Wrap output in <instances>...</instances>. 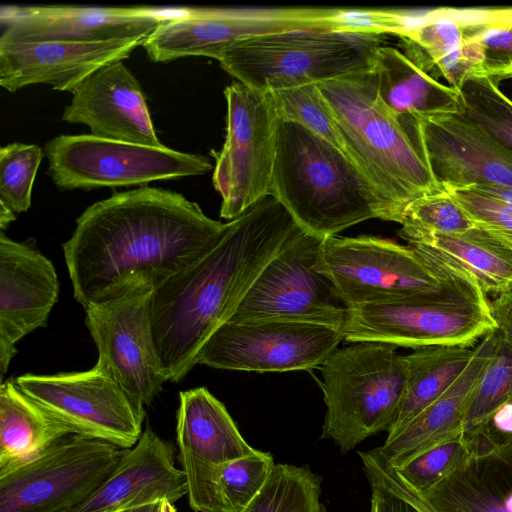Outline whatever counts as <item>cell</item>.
Instances as JSON below:
<instances>
[{
	"label": "cell",
	"instance_id": "cell-1",
	"mask_svg": "<svg viewBox=\"0 0 512 512\" xmlns=\"http://www.w3.org/2000/svg\"><path fill=\"white\" fill-rule=\"evenodd\" d=\"M225 227L171 190L113 193L83 211L62 246L74 298L86 309L154 290L213 246Z\"/></svg>",
	"mask_w": 512,
	"mask_h": 512
},
{
	"label": "cell",
	"instance_id": "cell-2",
	"mask_svg": "<svg viewBox=\"0 0 512 512\" xmlns=\"http://www.w3.org/2000/svg\"><path fill=\"white\" fill-rule=\"evenodd\" d=\"M300 229L281 203L267 196L228 221L213 246L152 291L151 330L167 381L187 376L206 341Z\"/></svg>",
	"mask_w": 512,
	"mask_h": 512
},
{
	"label": "cell",
	"instance_id": "cell-3",
	"mask_svg": "<svg viewBox=\"0 0 512 512\" xmlns=\"http://www.w3.org/2000/svg\"><path fill=\"white\" fill-rule=\"evenodd\" d=\"M341 134L345 153L400 224L406 207L445 191L433 177L420 142V119L401 117L381 100L373 69L317 84Z\"/></svg>",
	"mask_w": 512,
	"mask_h": 512
},
{
	"label": "cell",
	"instance_id": "cell-4",
	"mask_svg": "<svg viewBox=\"0 0 512 512\" xmlns=\"http://www.w3.org/2000/svg\"><path fill=\"white\" fill-rule=\"evenodd\" d=\"M270 196L301 229L323 239L369 219L391 221L385 202L344 151L280 119Z\"/></svg>",
	"mask_w": 512,
	"mask_h": 512
},
{
	"label": "cell",
	"instance_id": "cell-5",
	"mask_svg": "<svg viewBox=\"0 0 512 512\" xmlns=\"http://www.w3.org/2000/svg\"><path fill=\"white\" fill-rule=\"evenodd\" d=\"M384 38L372 27L291 30L239 42L217 61L236 81L268 93L371 70Z\"/></svg>",
	"mask_w": 512,
	"mask_h": 512
},
{
	"label": "cell",
	"instance_id": "cell-6",
	"mask_svg": "<svg viewBox=\"0 0 512 512\" xmlns=\"http://www.w3.org/2000/svg\"><path fill=\"white\" fill-rule=\"evenodd\" d=\"M326 414L322 438L346 453L370 436L391 430L407 386V363L396 346L353 342L321 365Z\"/></svg>",
	"mask_w": 512,
	"mask_h": 512
},
{
	"label": "cell",
	"instance_id": "cell-7",
	"mask_svg": "<svg viewBox=\"0 0 512 512\" xmlns=\"http://www.w3.org/2000/svg\"><path fill=\"white\" fill-rule=\"evenodd\" d=\"M317 270L332 282L348 308L479 286L428 253L367 235L324 238Z\"/></svg>",
	"mask_w": 512,
	"mask_h": 512
},
{
	"label": "cell",
	"instance_id": "cell-8",
	"mask_svg": "<svg viewBox=\"0 0 512 512\" xmlns=\"http://www.w3.org/2000/svg\"><path fill=\"white\" fill-rule=\"evenodd\" d=\"M496 329L490 301L475 285L351 307L340 332L351 343L380 342L416 350L442 345L474 347Z\"/></svg>",
	"mask_w": 512,
	"mask_h": 512
},
{
	"label": "cell",
	"instance_id": "cell-9",
	"mask_svg": "<svg viewBox=\"0 0 512 512\" xmlns=\"http://www.w3.org/2000/svg\"><path fill=\"white\" fill-rule=\"evenodd\" d=\"M366 27L361 11L341 8L186 9L166 16L142 46L154 62L189 56L213 59L233 45L291 30Z\"/></svg>",
	"mask_w": 512,
	"mask_h": 512
},
{
	"label": "cell",
	"instance_id": "cell-10",
	"mask_svg": "<svg viewBox=\"0 0 512 512\" xmlns=\"http://www.w3.org/2000/svg\"><path fill=\"white\" fill-rule=\"evenodd\" d=\"M44 152L49 176L64 190L142 187L152 181L200 176L212 169L207 156L92 134L56 136L45 144Z\"/></svg>",
	"mask_w": 512,
	"mask_h": 512
},
{
	"label": "cell",
	"instance_id": "cell-11",
	"mask_svg": "<svg viewBox=\"0 0 512 512\" xmlns=\"http://www.w3.org/2000/svg\"><path fill=\"white\" fill-rule=\"evenodd\" d=\"M226 135L215 160L212 181L222 198L220 216L229 221L270 196L276 156L278 117L268 93L239 81L224 89Z\"/></svg>",
	"mask_w": 512,
	"mask_h": 512
},
{
	"label": "cell",
	"instance_id": "cell-12",
	"mask_svg": "<svg viewBox=\"0 0 512 512\" xmlns=\"http://www.w3.org/2000/svg\"><path fill=\"white\" fill-rule=\"evenodd\" d=\"M129 449L71 434L0 473V512H66L92 496Z\"/></svg>",
	"mask_w": 512,
	"mask_h": 512
},
{
	"label": "cell",
	"instance_id": "cell-13",
	"mask_svg": "<svg viewBox=\"0 0 512 512\" xmlns=\"http://www.w3.org/2000/svg\"><path fill=\"white\" fill-rule=\"evenodd\" d=\"M323 240L300 229L261 271L227 322L286 320L341 331L349 308L317 270Z\"/></svg>",
	"mask_w": 512,
	"mask_h": 512
},
{
	"label": "cell",
	"instance_id": "cell-14",
	"mask_svg": "<svg viewBox=\"0 0 512 512\" xmlns=\"http://www.w3.org/2000/svg\"><path fill=\"white\" fill-rule=\"evenodd\" d=\"M14 381L74 434L125 449L142 435L145 408L98 363L86 371L24 374Z\"/></svg>",
	"mask_w": 512,
	"mask_h": 512
},
{
	"label": "cell",
	"instance_id": "cell-15",
	"mask_svg": "<svg viewBox=\"0 0 512 512\" xmlns=\"http://www.w3.org/2000/svg\"><path fill=\"white\" fill-rule=\"evenodd\" d=\"M344 340L332 327L286 320L226 322L201 348L196 364L250 372L321 367Z\"/></svg>",
	"mask_w": 512,
	"mask_h": 512
},
{
	"label": "cell",
	"instance_id": "cell-16",
	"mask_svg": "<svg viewBox=\"0 0 512 512\" xmlns=\"http://www.w3.org/2000/svg\"><path fill=\"white\" fill-rule=\"evenodd\" d=\"M141 288L85 309V323L103 366L140 406H149L167 382L155 349L150 298Z\"/></svg>",
	"mask_w": 512,
	"mask_h": 512
},
{
	"label": "cell",
	"instance_id": "cell-17",
	"mask_svg": "<svg viewBox=\"0 0 512 512\" xmlns=\"http://www.w3.org/2000/svg\"><path fill=\"white\" fill-rule=\"evenodd\" d=\"M179 400L177 444L189 505L195 512H220L221 468L257 449L246 442L224 404L207 388L181 391Z\"/></svg>",
	"mask_w": 512,
	"mask_h": 512
},
{
	"label": "cell",
	"instance_id": "cell-18",
	"mask_svg": "<svg viewBox=\"0 0 512 512\" xmlns=\"http://www.w3.org/2000/svg\"><path fill=\"white\" fill-rule=\"evenodd\" d=\"M166 16L139 7L1 6L0 43L148 37Z\"/></svg>",
	"mask_w": 512,
	"mask_h": 512
},
{
	"label": "cell",
	"instance_id": "cell-19",
	"mask_svg": "<svg viewBox=\"0 0 512 512\" xmlns=\"http://www.w3.org/2000/svg\"><path fill=\"white\" fill-rule=\"evenodd\" d=\"M59 282L52 262L32 246L0 234V374L1 380L16 344L46 327L58 300Z\"/></svg>",
	"mask_w": 512,
	"mask_h": 512
},
{
	"label": "cell",
	"instance_id": "cell-20",
	"mask_svg": "<svg viewBox=\"0 0 512 512\" xmlns=\"http://www.w3.org/2000/svg\"><path fill=\"white\" fill-rule=\"evenodd\" d=\"M429 169L444 189L475 185L512 187V155L459 113L419 120Z\"/></svg>",
	"mask_w": 512,
	"mask_h": 512
},
{
	"label": "cell",
	"instance_id": "cell-21",
	"mask_svg": "<svg viewBox=\"0 0 512 512\" xmlns=\"http://www.w3.org/2000/svg\"><path fill=\"white\" fill-rule=\"evenodd\" d=\"M146 38L0 43V85L16 92L29 85L48 84L72 93L101 67L128 58Z\"/></svg>",
	"mask_w": 512,
	"mask_h": 512
},
{
	"label": "cell",
	"instance_id": "cell-22",
	"mask_svg": "<svg viewBox=\"0 0 512 512\" xmlns=\"http://www.w3.org/2000/svg\"><path fill=\"white\" fill-rule=\"evenodd\" d=\"M62 120L84 124L91 134L148 146H163L145 96L131 71L117 61L87 77L73 92Z\"/></svg>",
	"mask_w": 512,
	"mask_h": 512
},
{
	"label": "cell",
	"instance_id": "cell-23",
	"mask_svg": "<svg viewBox=\"0 0 512 512\" xmlns=\"http://www.w3.org/2000/svg\"><path fill=\"white\" fill-rule=\"evenodd\" d=\"M187 492L171 444L147 426L99 489L66 512H116L163 500L173 504Z\"/></svg>",
	"mask_w": 512,
	"mask_h": 512
},
{
	"label": "cell",
	"instance_id": "cell-24",
	"mask_svg": "<svg viewBox=\"0 0 512 512\" xmlns=\"http://www.w3.org/2000/svg\"><path fill=\"white\" fill-rule=\"evenodd\" d=\"M496 341L497 329L480 339L469 365L459 378L415 418L388 434L384 443L375 448L389 466L399 467L440 443L461 437L470 396L493 355Z\"/></svg>",
	"mask_w": 512,
	"mask_h": 512
},
{
	"label": "cell",
	"instance_id": "cell-25",
	"mask_svg": "<svg viewBox=\"0 0 512 512\" xmlns=\"http://www.w3.org/2000/svg\"><path fill=\"white\" fill-rule=\"evenodd\" d=\"M417 496L432 512H512V447L470 455L452 474Z\"/></svg>",
	"mask_w": 512,
	"mask_h": 512
},
{
	"label": "cell",
	"instance_id": "cell-26",
	"mask_svg": "<svg viewBox=\"0 0 512 512\" xmlns=\"http://www.w3.org/2000/svg\"><path fill=\"white\" fill-rule=\"evenodd\" d=\"M373 71L381 100L398 116L422 119L460 112L459 91L426 74L397 48L382 45Z\"/></svg>",
	"mask_w": 512,
	"mask_h": 512
},
{
	"label": "cell",
	"instance_id": "cell-27",
	"mask_svg": "<svg viewBox=\"0 0 512 512\" xmlns=\"http://www.w3.org/2000/svg\"><path fill=\"white\" fill-rule=\"evenodd\" d=\"M73 430L8 380L0 385V473L24 464Z\"/></svg>",
	"mask_w": 512,
	"mask_h": 512
},
{
	"label": "cell",
	"instance_id": "cell-28",
	"mask_svg": "<svg viewBox=\"0 0 512 512\" xmlns=\"http://www.w3.org/2000/svg\"><path fill=\"white\" fill-rule=\"evenodd\" d=\"M404 55L418 68L459 90L483 63L481 45L464 34V28L438 14L433 21L399 36Z\"/></svg>",
	"mask_w": 512,
	"mask_h": 512
},
{
	"label": "cell",
	"instance_id": "cell-29",
	"mask_svg": "<svg viewBox=\"0 0 512 512\" xmlns=\"http://www.w3.org/2000/svg\"><path fill=\"white\" fill-rule=\"evenodd\" d=\"M410 246L466 273L486 295L512 287V248L476 224L465 233L435 234Z\"/></svg>",
	"mask_w": 512,
	"mask_h": 512
},
{
	"label": "cell",
	"instance_id": "cell-30",
	"mask_svg": "<svg viewBox=\"0 0 512 512\" xmlns=\"http://www.w3.org/2000/svg\"><path fill=\"white\" fill-rule=\"evenodd\" d=\"M474 347L430 346L405 356L406 392L388 434L404 427L459 378L472 359Z\"/></svg>",
	"mask_w": 512,
	"mask_h": 512
},
{
	"label": "cell",
	"instance_id": "cell-31",
	"mask_svg": "<svg viewBox=\"0 0 512 512\" xmlns=\"http://www.w3.org/2000/svg\"><path fill=\"white\" fill-rule=\"evenodd\" d=\"M320 495L321 478L308 466L279 463L240 512H325Z\"/></svg>",
	"mask_w": 512,
	"mask_h": 512
},
{
	"label": "cell",
	"instance_id": "cell-32",
	"mask_svg": "<svg viewBox=\"0 0 512 512\" xmlns=\"http://www.w3.org/2000/svg\"><path fill=\"white\" fill-rule=\"evenodd\" d=\"M490 77L471 75L458 90V112L512 155V100Z\"/></svg>",
	"mask_w": 512,
	"mask_h": 512
},
{
	"label": "cell",
	"instance_id": "cell-33",
	"mask_svg": "<svg viewBox=\"0 0 512 512\" xmlns=\"http://www.w3.org/2000/svg\"><path fill=\"white\" fill-rule=\"evenodd\" d=\"M512 399V339L497 328L493 355L470 396L463 421L464 436Z\"/></svg>",
	"mask_w": 512,
	"mask_h": 512
},
{
	"label": "cell",
	"instance_id": "cell-34",
	"mask_svg": "<svg viewBox=\"0 0 512 512\" xmlns=\"http://www.w3.org/2000/svg\"><path fill=\"white\" fill-rule=\"evenodd\" d=\"M400 225L399 235L411 245L435 234L465 233L475 223L447 191H441L412 201Z\"/></svg>",
	"mask_w": 512,
	"mask_h": 512
},
{
	"label": "cell",
	"instance_id": "cell-35",
	"mask_svg": "<svg viewBox=\"0 0 512 512\" xmlns=\"http://www.w3.org/2000/svg\"><path fill=\"white\" fill-rule=\"evenodd\" d=\"M268 94L278 119L297 123L345 152L337 124L317 84Z\"/></svg>",
	"mask_w": 512,
	"mask_h": 512
},
{
	"label": "cell",
	"instance_id": "cell-36",
	"mask_svg": "<svg viewBox=\"0 0 512 512\" xmlns=\"http://www.w3.org/2000/svg\"><path fill=\"white\" fill-rule=\"evenodd\" d=\"M36 144L10 143L0 149V205L13 213L27 211L36 173L43 158Z\"/></svg>",
	"mask_w": 512,
	"mask_h": 512
},
{
	"label": "cell",
	"instance_id": "cell-37",
	"mask_svg": "<svg viewBox=\"0 0 512 512\" xmlns=\"http://www.w3.org/2000/svg\"><path fill=\"white\" fill-rule=\"evenodd\" d=\"M269 452L255 453L226 463L218 479L220 512H240L261 491L274 467Z\"/></svg>",
	"mask_w": 512,
	"mask_h": 512
},
{
	"label": "cell",
	"instance_id": "cell-38",
	"mask_svg": "<svg viewBox=\"0 0 512 512\" xmlns=\"http://www.w3.org/2000/svg\"><path fill=\"white\" fill-rule=\"evenodd\" d=\"M470 457L461 437L440 443L405 464L391 468L412 492L423 495L452 474Z\"/></svg>",
	"mask_w": 512,
	"mask_h": 512
},
{
	"label": "cell",
	"instance_id": "cell-39",
	"mask_svg": "<svg viewBox=\"0 0 512 512\" xmlns=\"http://www.w3.org/2000/svg\"><path fill=\"white\" fill-rule=\"evenodd\" d=\"M359 455L371 488L369 512H423L375 449L360 451Z\"/></svg>",
	"mask_w": 512,
	"mask_h": 512
},
{
	"label": "cell",
	"instance_id": "cell-40",
	"mask_svg": "<svg viewBox=\"0 0 512 512\" xmlns=\"http://www.w3.org/2000/svg\"><path fill=\"white\" fill-rule=\"evenodd\" d=\"M474 223L512 248V207L469 189H448Z\"/></svg>",
	"mask_w": 512,
	"mask_h": 512
},
{
	"label": "cell",
	"instance_id": "cell-41",
	"mask_svg": "<svg viewBox=\"0 0 512 512\" xmlns=\"http://www.w3.org/2000/svg\"><path fill=\"white\" fill-rule=\"evenodd\" d=\"M464 33L483 49L484 59L477 75L490 77L497 83L511 77L512 27L465 28Z\"/></svg>",
	"mask_w": 512,
	"mask_h": 512
},
{
	"label": "cell",
	"instance_id": "cell-42",
	"mask_svg": "<svg viewBox=\"0 0 512 512\" xmlns=\"http://www.w3.org/2000/svg\"><path fill=\"white\" fill-rule=\"evenodd\" d=\"M490 311L497 328L512 339V287L490 301Z\"/></svg>",
	"mask_w": 512,
	"mask_h": 512
},
{
	"label": "cell",
	"instance_id": "cell-43",
	"mask_svg": "<svg viewBox=\"0 0 512 512\" xmlns=\"http://www.w3.org/2000/svg\"><path fill=\"white\" fill-rule=\"evenodd\" d=\"M473 192L496 200L502 204L512 207V187L503 185H475L469 188Z\"/></svg>",
	"mask_w": 512,
	"mask_h": 512
},
{
	"label": "cell",
	"instance_id": "cell-44",
	"mask_svg": "<svg viewBox=\"0 0 512 512\" xmlns=\"http://www.w3.org/2000/svg\"><path fill=\"white\" fill-rule=\"evenodd\" d=\"M489 26L512 27V8H493L492 22Z\"/></svg>",
	"mask_w": 512,
	"mask_h": 512
},
{
	"label": "cell",
	"instance_id": "cell-45",
	"mask_svg": "<svg viewBox=\"0 0 512 512\" xmlns=\"http://www.w3.org/2000/svg\"><path fill=\"white\" fill-rule=\"evenodd\" d=\"M16 220V214L7 209L6 207L0 205V228L1 232H3L8 225Z\"/></svg>",
	"mask_w": 512,
	"mask_h": 512
},
{
	"label": "cell",
	"instance_id": "cell-46",
	"mask_svg": "<svg viewBox=\"0 0 512 512\" xmlns=\"http://www.w3.org/2000/svg\"><path fill=\"white\" fill-rule=\"evenodd\" d=\"M401 482V481H400ZM402 483V482H401ZM405 491L407 492V494L410 496V498L419 506V508L423 511V512H432L425 504L424 502L415 494L413 493L409 488H407L403 483H402Z\"/></svg>",
	"mask_w": 512,
	"mask_h": 512
},
{
	"label": "cell",
	"instance_id": "cell-47",
	"mask_svg": "<svg viewBox=\"0 0 512 512\" xmlns=\"http://www.w3.org/2000/svg\"><path fill=\"white\" fill-rule=\"evenodd\" d=\"M158 503L159 502L152 503V504H147V505H142V506H136V507H132V508H127V509L119 510V511H116V512H153L155 506Z\"/></svg>",
	"mask_w": 512,
	"mask_h": 512
},
{
	"label": "cell",
	"instance_id": "cell-48",
	"mask_svg": "<svg viewBox=\"0 0 512 512\" xmlns=\"http://www.w3.org/2000/svg\"><path fill=\"white\" fill-rule=\"evenodd\" d=\"M160 512H177L172 503L167 500L161 501Z\"/></svg>",
	"mask_w": 512,
	"mask_h": 512
},
{
	"label": "cell",
	"instance_id": "cell-49",
	"mask_svg": "<svg viewBox=\"0 0 512 512\" xmlns=\"http://www.w3.org/2000/svg\"><path fill=\"white\" fill-rule=\"evenodd\" d=\"M160 505H161V502H159V503L155 506V508H154L153 512H160Z\"/></svg>",
	"mask_w": 512,
	"mask_h": 512
},
{
	"label": "cell",
	"instance_id": "cell-50",
	"mask_svg": "<svg viewBox=\"0 0 512 512\" xmlns=\"http://www.w3.org/2000/svg\"><path fill=\"white\" fill-rule=\"evenodd\" d=\"M510 78H512V75H511V77H510Z\"/></svg>",
	"mask_w": 512,
	"mask_h": 512
}]
</instances>
